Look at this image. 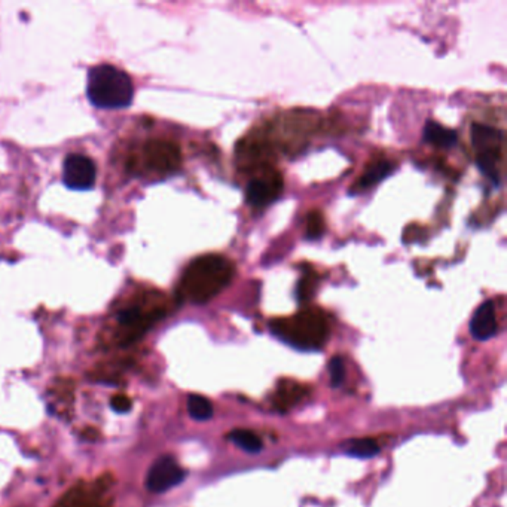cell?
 I'll use <instances>...</instances> for the list:
<instances>
[{"instance_id": "52a82bcc", "label": "cell", "mask_w": 507, "mask_h": 507, "mask_svg": "<svg viewBox=\"0 0 507 507\" xmlns=\"http://www.w3.org/2000/svg\"><path fill=\"white\" fill-rule=\"evenodd\" d=\"M283 191V179L280 174H271L249 182L246 189L247 202L253 207H265L274 202Z\"/></svg>"}, {"instance_id": "4fadbf2b", "label": "cell", "mask_w": 507, "mask_h": 507, "mask_svg": "<svg viewBox=\"0 0 507 507\" xmlns=\"http://www.w3.org/2000/svg\"><path fill=\"white\" fill-rule=\"evenodd\" d=\"M345 454L357 459H371L379 452L378 443L374 439H354L344 445Z\"/></svg>"}, {"instance_id": "9c48e42d", "label": "cell", "mask_w": 507, "mask_h": 507, "mask_svg": "<svg viewBox=\"0 0 507 507\" xmlns=\"http://www.w3.org/2000/svg\"><path fill=\"white\" fill-rule=\"evenodd\" d=\"M472 145L478 154H496L500 155L503 145V131L494 129V126L484 124H473L470 130Z\"/></svg>"}, {"instance_id": "2e32d148", "label": "cell", "mask_w": 507, "mask_h": 507, "mask_svg": "<svg viewBox=\"0 0 507 507\" xmlns=\"http://www.w3.org/2000/svg\"><path fill=\"white\" fill-rule=\"evenodd\" d=\"M329 374H331L332 387H335V388L341 387L342 383L345 381V375H347L344 359L339 356H335L331 362H329Z\"/></svg>"}, {"instance_id": "8fae6325", "label": "cell", "mask_w": 507, "mask_h": 507, "mask_svg": "<svg viewBox=\"0 0 507 507\" xmlns=\"http://www.w3.org/2000/svg\"><path fill=\"white\" fill-rule=\"evenodd\" d=\"M393 169H395V166H393V164L388 161H375L360 176L359 187L367 189V187H372V186L378 185L379 182H383L388 174H391Z\"/></svg>"}, {"instance_id": "ba28073f", "label": "cell", "mask_w": 507, "mask_h": 507, "mask_svg": "<svg viewBox=\"0 0 507 507\" xmlns=\"http://www.w3.org/2000/svg\"><path fill=\"white\" fill-rule=\"evenodd\" d=\"M470 334L478 341H488L499 331L496 307L492 301L480 303L470 320Z\"/></svg>"}, {"instance_id": "9a60e30c", "label": "cell", "mask_w": 507, "mask_h": 507, "mask_svg": "<svg viewBox=\"0 0 507 507\" xmlns=\"http://www.w3.org/2000/svg\"><path fill=\"white\" fill-rule=\"evenodd\" d=\"M326 230L324 219L320 211H311L307 218V238L315 239L320 238Z\"/></svg>"}, {"instance_id": "6da1fadb", "label": "cell", "mask_w": 507, "mask_h": 507, "mask_svg": "<svg viewBox=\"0 0 507 507\" xmlns=\"http://www.w3.org/2000/svg\"><path fill=\"white\" fill-rule=\"evenodd\" d=\"M232 263L219 255H204L186 266L180 278L179 294L182 298L204 303L216 296L231 282Z\"/></svg>"}, {"instance_id": "e0dca14e", "label": "cell", "mask_w": 507, "mask_h": 507, "mask_svg": "<svg viewBox=\"0 0 507 507\" xmlns=\"http://www.w3.org/2000/svg\"><path fill=\"white\" fill-rule=\"evenodd\" d=\"M131 407H133L131 400L129 397H125V396H115L110 402V408L115 412H118V414L129 412L131 409Z\"/></svg>"}, {"instance_id": "5b68a950", "label": "cell", "mask_w": 507, "mask_h": 507, "mask_svg": "<svg viewBox=\"0 0 507 507\" xmlns=\"http://www.w3.org/2000/svg\"><path fill=\"white\" fill-rule=\"evenodd\" d=\"M97 167L94 161L81 154H70L62 164V182L73 191H88L96 185Z\"/></svg>"}, {"instance_id": "3957f363", "label": "cell", "mask_w": 507, "mask_h": 507, "mask_svg": "<svg viewBox=\"0 0 507 507\" xmlns=\"http://www.w3.org/2000/svg\"><path fill=\"white\" fill-rule=\"evenodd\" d=\"M182 152L174 142L166 138H150L140 152L131 155L126 167L134 174L152 173L158 176H167L180 169Z\"/></svg>"}, {"instance_id": "30bf717a", "label": "cell", "mask_w": 507, "mask_h": 507, "mask_svg": "<svg viewBox=\"0 0 507 507\" xmlns=\"http://www.w3.org/2000/svg\"><path fill=\"white\" fill-rule=\"evenodd\" d=\"M423 138L427 143H432L443 149L454 147L459 143L457 133L451 129H447V126H443L436 121H427L423 130Z\"/></svg>"}, {"instance_id": "7c38bea8", "label": "cell", "mask_w": 507, "mask_h": 507, "mask_svg": "<svg viewBox=\"0 0 507 507\" xmlns=\"http://www.w3.org/2000/svg\"><path fill=\"white\" fill-rule=\"evenodd\" d=\"M228 437H230V440H232L238 448H242L243 451L250 452V454L261 452L262 447H263L261 437L253 432H250V430L237 428V430H234V432H231Z\"/></svg>"}, {"instance_id": "5bb4252c", "label": "cell", "mask_w": 507, "mask_h": 507, "mask_svg": "<svg viewBox=\"0 0 507 507\" xmlns=\"http://www.w3.org/2000/svg\"><path fill=\"white\" fill-rule=\"evenodd\" d=\"M187 412L195 421H207L213 416V404L204 396L191 395L187 397Z\"/></svg>"}, {"instance_id": "277c9868", "label": "cell", "mask_w": 507, "mask_h": 507, "mask_svg": "<svg viewBox=\"0 0 507 507\" xmlns=\"http://www.w3.org/2000/svg\"><path fill=\"white\" fill-rule=\"evenodd\" d=\"M274 331L291 344L302 347H317L326 338L327 327L322 314L315 311L301 312L289 320H282Z\"/></svg>"}, {"instance_id": "7a4b0ae2", "label": "cell", "mask_w": 507, "mask_h": 507, "mask_svg": "<svg viewBox=\"0 0 507 507\" xmlns=\"http://www.w3.org/2000/svg\"><path fill=\"white\" fill-rule=\"evenodd\" d=\"M86 97L98 109H125L134 97L133 81L112 65L96 66L88 72Z\"/></svg>"}, {"instance_id": "8992f818", "label": "cell", "mask_w": 507, "mask_h": 507, "mask_svg": "<svg viewBox=\"0 0 507 507\" xmlns=\"http://www.w3.org/2000/svg\"><path fill=\"white\" fill-rule=\"evenodd\" d=\"M186 472L171 457H162L152 464L146 475V488L150 492H166L183 482Z\"/></svg>"}]
</instances>
